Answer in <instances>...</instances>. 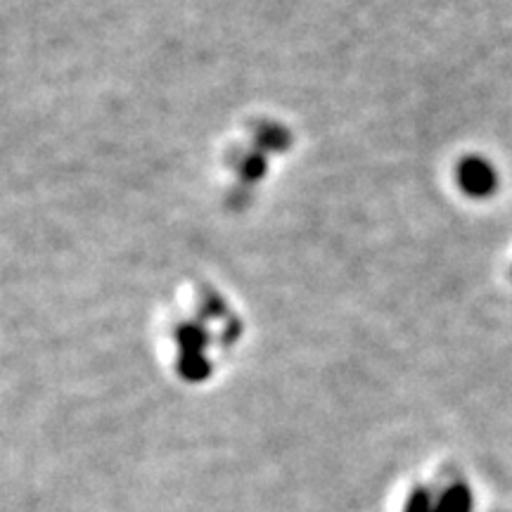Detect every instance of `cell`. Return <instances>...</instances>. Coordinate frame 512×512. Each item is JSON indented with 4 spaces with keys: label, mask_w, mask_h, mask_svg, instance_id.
I'll list each match as a JSON object with an SVG mask.
<instances>
[{
    "label": "cell",
    "mask_w": 512,
    "mask_h": 512,
    "mask_svg": "<svg viewBox=\"0 0 512 512\" xmlns=\"http://www.w3.org/2000/svg\"><path fill=\"white\" fill-rule=\"evenodd\" d=\"M434 512H472V491L465 484H453L441 494Z\"/></svg>",
    "instance_id": "obj_4"
},
{
    "label": "cell",
    "mask_w": 512,
    "mask_h": 512,
    "mask_svg": "<svg viewBox=\"0 0 512 512\" xmlns=\"http://www.w3.org/2000/svg\"><path fill=\"white\" fill-rule=\"evenodd\" d=\"M458 183L463 188L465 195L482 197L494 195L498 188V174L496 169L482 157H465L463 162L458 164Z\"/></svg>",
    "instance_id": "obj_3"
},
{
    "label": "cell",
    "mask_w": 512,
    "mask_h": 512,
    "mask_svg": "<svg viewBox=\"0 0 512 512\" xmlns=\"http://www.w3.org/2000/svg\"><path fill=\"white\" fill-rule=\"evenodd\" d=\"M292 143L290 131L285 126L273 124V121H249L242 126V131H235V136L226 143V150L221 155V171L226 176V188L238 192L242 185H256L252 164H259V169L268 174L273 155H261L268 150L285 152Z\"/></svg>",
    "instance_id": "obj_2"
},
{
    "label": "cell",
    "mask_w": 512,
    "mask_h": 512,
    "mask_svg": "<svg viewBox=\"0 0 512 512\" xmlns=\"http://www.w3.org/2000/svg\"><path fill=\"white\" fill-rule=\"evenodd\" d=\"M434 503L430 491L427 489H415L411 498L406 503V512H434Z\"/></svg>",
    "instance_id": "obj_5"
},
{
    "label": "cell",
    "mask_w": 512,
    "mask_h": 512,
    "mask_svg": "<svg viewBox=\"0 0 512 512\" xmlns=\"http://www.w3.org/2000/svg\"><path fill=\"white\" fill-rule=\"evenodd\" d=\"M245 335L228 294L209 283H192L176 294L159 318V351L183 382H204L219 373Z\"/></svg>",
    "instance_id": "obj_1"
}]
</instances>
